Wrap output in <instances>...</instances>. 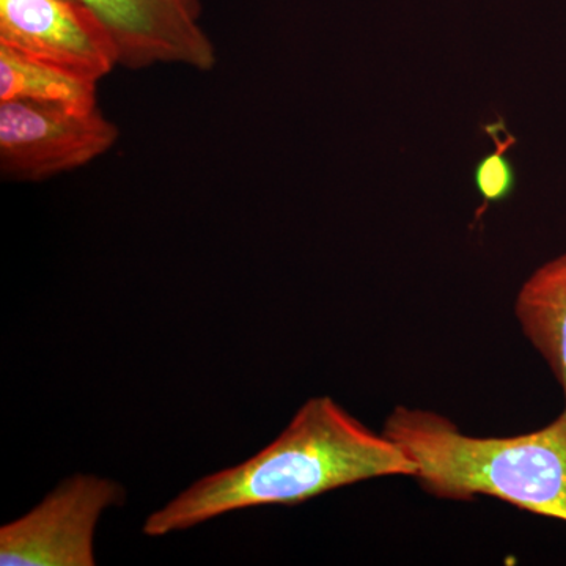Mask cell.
I'll return each mask as SVG.
<instances>
[{
  "instance_id": "8992f818",
  "label": "cell",
  "mask_w": 566,
  "mask_h": 566,
  "mask_svg": "<svg viewBox=\"0 0 566 566\" xmlns=\"http://www.w3.org/2000/svg\"><path fill=\"white\" fill-rule=\"evenodd\" d=\"M117 43L120 66L139 71L180 65L208 73L218 52L203 28L202 0H80Z\"/></svg>"
},
{
  "instance_id": "5b68a950",
  "label": "cell",
  "mask_w": 566,
  "mask_h": 566,
  "mask_svg": "<svg viewBox=\"0 0 566 566\" xmlns=\"http://www.w3.org/2000/svg\"><path fill=\"white\" fill-rule=\"evenodd\" d=\"M0 44L93 82L120 66L106 22L80 0H0Z\"/></svg>"
},
{
  "instance_id": "3957f363",
  "label": "cell",
  "mask_w": 566,
  "mask_h": 566,
  "mask_svg": "<svg viewBox=\"0 0 566 566\" xmlns=\"http://www.w3.org/2000/svg\"><path fill=\"white\" fill-rule=\"evenodd\" d=\"M120 128L99 109L57 104L0 102V174L6 181L39 182L102 158Z\"/></svg>"
},
{
  "instance_id": "9c48e42d",
  "label": "cell",
  "mask_w": 566,
  "mask_h": 566,
  "mask_svg": "<svg viewBox=\"0 0 566 566\" xmlns=\"http://www.w3.org/2000/svg\"><path fill=\"white\" fill-rule=\"evenodd\" d=\"M502 129L504 126L501 122L488 126V133L495 140V148L493 153L476 163L474 170L476 192L486 205L504 202L515 191V167L506 155L512 147L513 137L505 136V139H502Z\"/></svg>"
},
{
  "instance_id": "ba28073f",
  "label": "cell",
  "mask_w": 566,
  "mask_h": 566,
  "mask_svg": "<svg viewBox=\"0 0 566 566\" xmlns=\"http://www.w3.org/2000/svg\"><path fill=\"white\" fill-rule=\"evenodd\" d=\"M0 102L57 104L88 114L99 109L98 82L82 80L0 44Z\"/></svg>"
},
{
  "instance_id": "277c9868",
  "label": "cell",
  "mask_w": 566,
  "mask_h": 566,
  "mask_svg": "<svg viewBox=\"0 0 566 566\" xmlns=\"http://www.w3.org/2000/svg\"><path fill=\"white\" fill-rule=\"evenodd\" d=\"M125 490L92 474H74L20 520L0 527L2 566H93L95 531Z\"/></svg>"
},
{
  "instance_id": "7a4b0ae2",
  "label": "cell",
  "mask_w": 566,
  "mask_h": 566,
  "mask_svg": "<svg viewBox=\"0 0 566 566\" xmlns=\"http://www.w3.org/2000/svg\"><path fill=\"white\" fill-rule=\"evenodd\" d=\"M416 464V479L439 499H501L566 523V412L532 433L476 438L452 420L398 406L385 431Z\"/></svg>"
},
{
  "instance_id": "6da1fadb",
  "label": "cell",
  "mask_w": 566,
  "mask_h": 566,
  "mask_svg": "<svg viewBox=\"0 0 566 566\" xmlns=\"http://www.w3.org/2000/svg\"><path fill=\"white\" fill-rule=\"evenodd\" d=\"M416 475V464L385 433H375L331 397H314L271 444L233 468L192 483L145 520L164 536L212 517L262 505H296L376 479Z\"/></svg>"
},
{
  "instance_id": "52a82bcc",
  "label": "cell",
  "mask_w": 566,
  "mask_h": 566,
  "mask_svg": "<svg viewBox=\"0 0 566 566\" xmlns=\"http://www.w3.org/2000/svg\"><path fill=\"white\" fill-rule=\"evenodd\" d=\"M515 314L528 340L556 375L566 412V253L527 279L517 293Z\"/></svg>"
}]
</instances>
